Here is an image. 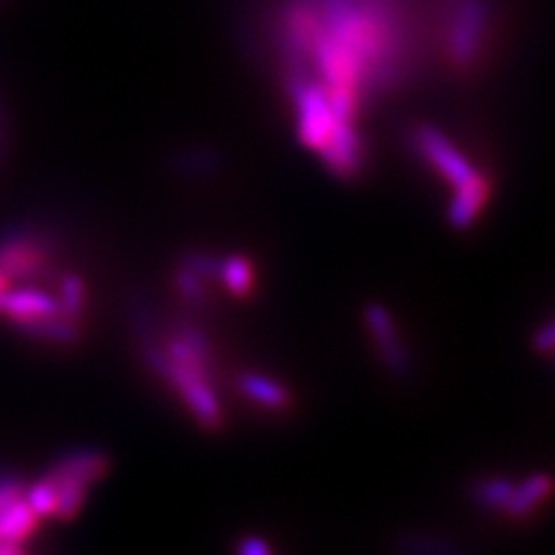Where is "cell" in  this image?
I'll use <instances>...</instances> for the list:
<instances>
[{"instance_id": "3957f363", "label": "cell", "mask_w": 555, "mask_h": 555, "mask_svg": "<svg viewBox=\"0 0 555 555\" xmlns=\"http://www.w3.org/2000/svg\"><path fill=\"white\" fill-rule=\"evenodd\" d=\"M109 470V459L95 449H77L59 459L47 475L59 493V520H73L89 500L93 483Z\"/></svg>"}, {"instance_id": "52a82bcc", "label": "cell", "mask_w": 555, "mask_h": 555, "mask_svg": "<svg viewBox=\"0 0 555 555\" xmlns=\"http://www.w3.org/2000/svg\"><path fill=\"white\" fill-rule=\"evenodd\" d=\"M489 193H491V185L486 181V177H477L473 183H467L465 188L456 190L454 197H451L449 204V222L454 224L456 230H465L470 228V224L479 218L481 208L489 202Z\"/></svg>"}, {"instance_id": "4fadbf2b", "label": "cell", "mask_w": 555, "mask_h": 555, "mask_svg": "<svg viewBox=\"0 0 555 555\" xmlns=\"http://www.w3.org/2000/svg\"><path fill=\"white\" fill-rule=\"evenodd\" d=\"M177 287H179L183 297L190 299V301H202L204 299V281L197 273H193L185 267L177 275Z\"/></svg>"}, {"instance_id": "8fae6325", "label": "cell", "mask_w": 555, "mask_h": 555, "mask_svg": "<svg viewBox=\"0 0 555 555\" xmlns=\"http://www.w3.org/2000/svg\"><path fill=\"white\" fill-rule=\"evenodd\" d=\"M218 278L222 281V285L234 294V297H246V294L253 292V285H255V271L248 259L243 257L222 259Z\"/></svg>"}, {"instance_id": "6da1fadb", "label": "cell", "mask_w": 555, "mask_h": 555, "mask_svg": "<svg viewBox=\"0 0 555 555\" xmlns=\"http://www.w3.org/2000/svg\"><path fill=\"white\" fill-rule=\"evenodd\" d=\"M322 24L315 26V67L326 91H343L361 100L371 86H385L391 77V24L379 0H324Z\"/></svg>"}, {"instance_id": "30bf717a", "label": "cell", "mask_w": 555, "mask_h": 555, "mask_svg": "<svg viewBox=\"0 0 555 555\" xmlns=\"http://www.w3.org/2000/svg\"><path fill=\"white\" fill-rule=\"evenodd\" d=\"M241 391L246 393L250 401H255L257 405L262 408H271V410H281L289 405V393L275 385V382L262 377V375H243L241 377Z\"/></svg>"}, {"instance_id": "5b68a950", "label": "cell", "mask_w": 555, "mask_h": 555, "mask_svg": "<svg viewBox=\"0 0 555 555\" xmlns=\"http://www.w3.org/2000/svg\"><path fill=\"white\" fill-rule=\"evenodd\" d=\"M412 142L416 153H420L422 158L436 169L451 188H454V193L465 188L467 183H473L477 177H481V171H477L473 163L459 151V146L451 142L449 137H444L438 128L433 126L416 128Z\"/></svg>"}, {"instance_id": "8992f818", "label": "cell", "mask_w": 555, "mask_h": 555, "mask_svg": "<svg viewBox=\"0 0 555 555\" xmlns=\"http://www.w3.org/2000/svg\"><path fill=\"white\" fill-rule=\"evenodd\" d=\"M42 526L26 500V481L20 477H0V544L26 546Z\"/></svg>"}, {"instance_id": "7a4b0ae2", "label": "cell", "mask_w": 555, "mask_h": 555, "mask_svg": "<svg viewBox=\"0 0 555 555\" xmlns=\"http://www.w3.org/2000/svg\"><path fill=\"white\" fill-rule=\"evenodd\" d=\"M89 287L61 264L40 273L0 267V322L14 334L47 347H69L81 336Z\"/></svg>"}, {"instance_id": "5bb4252c", "label": "cell", "mask_w": 555, "mask_h": 555, "mask_svg": "<svg viewBox=\"0 0 555 555\" xmlns=\"http://www.w3.org/2000/svg\"><path fill=\"white\" fill-rule=\"evenodd\" d=\"M238 555H271L262 540H243L238 546Z\"/></svg>"}, {"instance_id": "ba28073f", "label": "cell", "mask_w": 555, "mask_h": 555, "mask_svg": "<svg viewBox=\"0 0 555 555\" xmlns=\"http://www.w3.org/2000/svg\"><path fill=\"white\" fill-rule=\"evenodd\" d=\"M366 320H369L371 334H373V338L379 347V352L387 361V366L393 369V371H405L408 369V354L403 350L401 340H398V332H396L391 318L379 306H371L369 312H366Z\"/></svg>"}, {"instance_id": "9c48e42d", "label": "cell", "mask_w": 555, "mask_h": 555, "mask_svg": "<svg viewBox=\"0 0 555 555\" xmlns=\"http://www.w3.org/2000/svg\"><path fill=\"white\" fill-rule=\"evenodd\" d=\"M551 495V481L548 477H530L526 481L516 483V489L507 502L505 514L512 518L530 516L540 502H544Z\"/></svg>"}, {"instance_id": "277c9868", "label": "cell", "mask_w": 555, "mask_h": 555, "mask_svg": "<svg viewBox=\"0 0 555 555\" xmlns=\"http://www.w3.org/2000/svg\"><path fill=\"white\" fill-rule=\"evenodd\" d=\"M489 26L486 0H459L447 28V51L456 67H470L479 59V49Z\"/></svg>"}, {"instance_id": "7c38bea8", "label": "cell", "mask_w": 555, "mask_h": 555, "mask_svg": "<svg viewBox=\"0 0 555 555\" xmlns=\"http://www.w3.org/2000/svg\"><path fill=\"white\" fill-rule=\"evenodd\" d=\"M514 489H516L514 481H507V479H486V481L479 483L477 500L481 502V507H486V509L505 512Z\"/></svg>"}]
</instances>
